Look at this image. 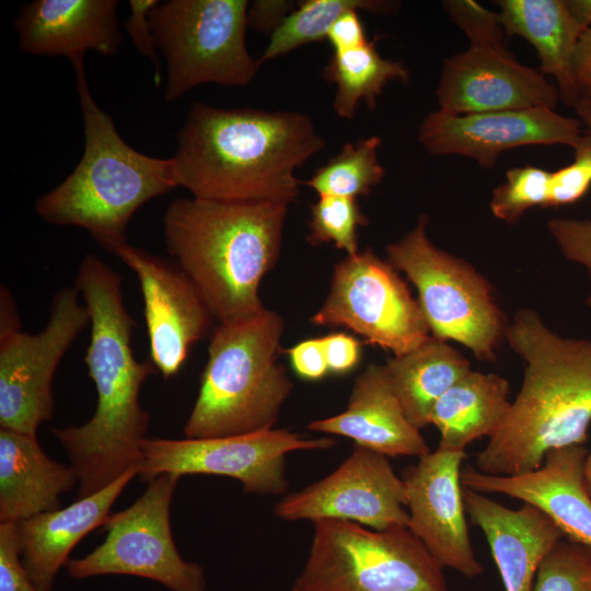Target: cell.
I'll use <instances>...</instances> for the list:
<instances>
[{
	"label": "cell",
	"mask_w": 591,
	"mask_h": 591,
	"mask_svg": "<svg viewBox=\"0 0 591 591\" xmlns=\"http://www.w3.org/2000/svg\"><path fill=\"white\" fill-rule=\"evenodd\" d=\"M90 314L85 364L97 403L85 424L53 428L79 479L78 497L90 496L137 467L150 416L140 389L154 366L138 361L131 336L136 326L123 300L120 276L94 254L80 263L76 283Z\"/></svg>",
	"instance_id": "cell-1"
},
{
	"label": "cell",
	"mask_w": 591,
	"mask_h": 591,
	"mask_svg": "<svg viewBox=\"0 0 591 591\" xmlns=\"http://www.w3.org/2000/svg\"><path fill=\"white\" fill-rule=\"evenodd\" d=\"M172 157L177 186L193 197L289 205L302 182L296 171L325 147L303 113L221 108L194 103Z\"/></svg>",
	"instance_id": "cell-2"
},
{
	"label": "cell",
	"mask_w": 591,
	"mask_h": 591,
	"mask_svg": "<svg viewBox=\"0 0 591 591\" xmlns=\"http://www.w3.org/2000/svg\"><path fill=\"white\" fill-rule=\"evenodd\" d=\"M505 338L525 370L503 421L476 454L475 468L491 475L536 470L551 450L583 444L591 424V339L563 337L526 308Z\"/></svg>",
	"instance_id": "cell-3"
},
{
	"label": "cell",
	"mask_w": 591,
	"mask_h": 591,
	"mask_svg": "<svg viewBox=\"0 0 591 591\" xmlns=\"http://www.w3.org/2000/svg\"><path fill=\"white\" fill-rule=\"evenodd\" d=\"M288 205L197 197L170 202L163 216L169 254L220 324L255 316L264 276L278 260Z\"/></svg>",
	"instance_id": "cell-4"
},
{
	"label": "cell",
	"mask_w": 591,
	"mask_h": 591,
	"mask_svg": "<svg viewBox=\"0 0 591 591\" xmlns=\"http://www.w3.org/2000/svg\"><path fill=\"white\" fill-rule=\"evenodd\" d=\"M84 128V152L73 171L35 205L50 224L79 227L106 251L127 244L135 212L177 184L172 158L143 154L119 136L113 118L94 101L83 59L72 63Z\"/></svg>",
	"instance_id": "cell-5"
},
{
	"label": "cell",
	"mask_w": 591,
	"mask_h": 591,
	"mask_svg": "<svg viewBox=\"0 0 591 591\" xmlns=\"http://www.w3.org/2000/svg\"><path fill=\"white\" fill-rule=\"evenodd\" d=\"M283 329L282 317L267 309L216 328L199 392L184 426L185 438L273 429L292 390L285 368L277 362Z\"/></svg>",
	"instance_id": "cell-6"
},
{
	"label": "cell",
	"mask_w": 591,
	"mask_h": 591,
	"mask_svg": "<svg viewBox=\"0 0 591 591\" xmlns=\"http://www.w3.org/2000/svg\"><path fill=\"white\" fill-rule=\"evenodd\" d=\"M442 570L409 528L321 520L292 591H449Z\"/></svg>",
	"instance_id": "cell-7"
},
{
	"label": "cell",
	"mask_w": 591,
	"mask_h": 591,
	"mask_svg": "<svg viewBox=\"0 0 591 591\" xmlns=\"http://www.w3.org/2000/svg\"><path fill=\"white\" fill-rule=\"evenodd\" d=\"M428 223L420 215L413 230L389 244L387 262L416 287L433 337L465 346L477 360H494L508 324L493 288L467 262L437 247Z\"/></svg>",
	"instance_id": "cell-8"
},
{
	"label": "cell",
	"mask_w": 591,
	"mask_h": 591,
	"mask_svg": "<svg viewBox=\"0 0 591 591\" xmlns=\"http://www.w3.org/2000/svg\"><path fill=\"white\" fill-rule=\"evenodd\" d=\"M248 5L246 0H169L150 12L166 61V102L201 84L252 83L260 65L245 43Z\"/></svg>",
	"instance_id": "cell-9"
},
{
	"label": "cell",
	"mask_w": 591,
	"mask_h": 591,
	"mask_svg": "<svg viewBox=\"0 0 591 591\" xmlns=\"http://www.w3.org/2000/svg\"><path fill=\"white\" fill-rule=\"evenodd\" d=\"M178 476L161 474L127 509L111 513L102 544L66 564L68 575L83 579L127 575L154 580L171 591H205L202 568L179 555L171 530L170 510Z\"/></svg>",
	"instance_id": "cell-10"
},
{
	"label": "cell",
	"mask_w": 591,
	"mask_h": 591,
	"mask_svg": "<svg viewBox=\"0 0 591 591\" xmlns=\"http://www.w3.org/2000/svg\"><path fill=\"white\" fill-rule=\"evenodd\" d=\"M311 322L345 326L394 357L431 337L418 300L396 268L370 250L347 255L335 266L328 296Z\"/></svg>",
	"instance_id": "cell-11"
},
{
	"label": "cell",
	"mask_w": 591,
	"mask_h": 591,
	"mask_svg": "<svg viewBox=\"0 0 591 591\" xmlns=\"http://www.w3.org/2000/svg\"><path fill=\"white\" fill-rule=\"evenodd\" d=\"M76 286L54 297L48 321L37 334L21 325L0 326V427L36 437L51 418L55 371L69 347L90 323Z\"/></svg>",
	"instance_id": "cell-12"
},
{
	"label": "cell",
	"mask_w": 591,
	"mask_h": 591,
	"mask_svg": "<svg viewBox=\"0 0 591 591\" xmlns=\"http://www.w3.org/2000/svg\"><path fill=\"white\" fill-rule=\"evenodd\" d=\"M334 444L332 438H304L287 429L205 439L146 438L138 475L146 482L161 474L220 475L239 480L246 493L277 495L288 487V453Z\"/></svg>",
	"instance_id": "cell-13"
},
{
	"label": "cell",
	"mask_w": 591,
	"mask_h": 591,
	"mask_svg": "<svg viewBox=\"0 0 591 591\" xmlns=\"http://www.w3.org/2000/svg\"><path fill=\"white\" fill-rule=\"evenodd\" d=\"M403 479L381 453L356 445L328 476L275 506L283 520H343L373 530L408 528L409 513Z\"/></svg>",
	"instance_id": "cell-14"
},
{
	"label": "cell",
	"mask_w": 591,
	"mask_h": 591,
	"mask_svg": "<svg viewBox=\"0 0 591 591\" xmlns=\"http://www.w3.org/2000/svg\"><path fill=\"white\" fill-rule=\"evenodd\" d=\"M582 123L548 108L453 115L439 109L420 123L417 139L431 155H462L491 167L507 150L563 144L572 149L584 132Z\"/></svg>",
	"instance_id": "cell-15"
},
{
	"label": "cell",
	"mask_w": 591,
	"mask_h": 591,
	"mask_svg": "<svg viewBox=\"0 0 591 591\" xmlns=\"http://www.w3.org/2000/svg\"><path fill=\"white\" fill-rule=\"evenodd\" d=\"M465 451L438 447L403 471L409 530L443 567L468 579L484 572L468 535L461 484Z\"/></svg>",
	"instance_id": "cell-16"
},
{
	"label": "cell",
	"mask_w": 591,
	"mask_h": 591,
	"mask_svg": "<svg viewBox=\"0 0 591 591\" xmlns=\"http://www.w3.org/2000/svg\"><path fill=\"white\" fill-rule=\"evenodd\" d=\"M114 254L139 281L150 361L165 379L172 378L192 346L207 334L212 314L178 265L129 243Z\"/></svg>",
	"instance_id": "cell-17"
},
{
	"label": "cell",
	"mask_w": 591,
	"mask_h": 591,
	"mask_svg": "<svg viewBox=\"0 0 591 591\" xmlns=\"http://www.w3.org/2000/svg\"><path fill=\"white\" fill-rule=\"evenodd\" d=\"M436 96L439 111L453 115L555 109L560 101L556 84L505 46H468L444 59Z\"/></svg>",
	"instance_id": "cell-18"
},
{
	"label": "cell",
	"mask_w": 591,
	"mask_h": 591,
	"mask_svg": "<svg viewBox=\"0 0 591 591\" xmlns=\"http://www.w3.org/2000/svg\"><path fill=\"white\" fill-rule=\"evenodd\" d=\"M588 450L572 444L551 450L536 470L491 475L473 466L461 470V484L482 494H501L545 513L575 543L591 547V496L584 482Z\"/></svg>",
	"instance_id": "cell-19"
},
{
	"label": "cell",
	"mask_w": 591,
	"mask_h": 591,
	"mask_svg": "<svg viewBox=\"0 0 591 591\" xmlns=\"http://www.w3.org/2000/svg\"><path fill=\"white\" fill-rule=\"evenodd\" d=\"M116 0H35L14 20L20 49L31 55L65 56L71 63L93 50L117 54L123 35Z\"/></svg>",
	"instance_id": "cell-20"
},
{
	"label": "cell",
	"mask_w": 591,
	"mask_h": 591,
	"mask_svg": "<svg viewBox=\"0 0 591 591\" xmlns=\"http://www.w3.org/2000/svg\"><path fill=\"white\" fill-rule=\"evenodd\" d=\"M463 500L466 514L487 540L505 591H532L541 563L565 538L563 532L529 503L511 509L466 487Z\"/></svg>",
	"instance_id": "cell-21"
},
{
	"label": "cell",
	"mask_w": 591,
	"mask_h": 591,
	"mask_svg": "<svg viewBox=\"0 0 591 591\" xmlns=\"http://www.w3.org/2000/svg\"><path fill=\"white\" fill-rule=\"evenodd\" d=\"M308 428L349 438L385 456L422 457L430 449L407 418L385 364H369L355 380L345 412L310 422Z\"/></svg>",
	"instance_id": "cell-22"
},
{
	"label": "cell",
	"mask_w": 591,
	"mask_h": 591,
	"mask_svg": "<svg viewBox=\"0 0 591 591\" xmlns=\"http://www.w3.org/2000/svg\"><path fill=\"white\" fill-rule=\"evenodd\" d=\"M137 475L138 468L132 467L90 496L16 523L21 560L38 591H50L72 548L94 529L105 524L112 506Z\"/></svg>",
	"instance_id": "cell-23"
},
{
	"label": "cell",
	"mask_w": 591,
	"mask_h": 591,
	"mask_svg": "<svg viewBox=\"0 0 591 591\" xmlns=\"http://www.w3.org/2000/svg\"><path fill=\"white\" fill-rule=\"evenodd\" d=\"M79 483L71 465L53 461L36 437L0 428V521L18 523L61 507Z\"/></svg>",
	"instance_id": "cell-24"
},
{
	"label": "cell",
	"mask_w": 591,
	"mask_h": 591,
	"mask_svg": "<svg viewBox=\"0 0 591 591\" xmlns=\"http://www.w3.org/2000/svg\"><path fill=\"white\" fill-rule=\"evenodd\" d=\"M499 14L508 36H521L536 50L540 72L556 82L560 101H579L573 61L583 30L569 13L565 0H499Z\"/></svg>",
	"instance_id": "cell-25"
},
{
	"label": "cell",
	"mask_w": 591,
	"mask_h": 591,
	"mask_svg": "<svg viewBox=\"0 0 591 591\" xmlns=\"http://www.w3.org/2000/svg\"><path fill=\"white\" fill-rule=\"evenodd\" d=\"M509 382L496 373L471 370L434 404L429 424L440 432L438 447L465 451L483 437L490 438L503 421L511 402Z\"/></svg>",
	"instance_id": "cell-26"
},
{
	"label": "cell",
	"mask_w": 591,
	"mask_h": 591,
	"mask_svg": "<svg viewBox=\"0 0 591 591\" xmlns=\"http://www.w3.org/2000/svg\"><path fill=\"white\" fill-rule=\"evenodd\" d=\"M385 366L407 418L418 429L429 425L438 399L472 370L457 349L432 335L415 350L389 359Z\"/></svg>",
	"instance_id": "cell-27"
},
{
	"label": "cell",
	"mask_w": 591,
	"mask_h": 591,
	"mask_svg": "<svg viewBox=\"0 0 591 591\" xmlns=\"http://www.w3.org/2000/svg\"><path fill=\"white\" fill-rule=\"evenodd\" d=\"M322 76L335 84L333 107L344 119H352L361 102L373 111L389 82L407 83L410 78L402 62L385 59L379 54L375 40L355 49L334 51Z\"/></svg>",
	"instance_id": "cell-28"
},
{
	"label": "cell",
	"mask_w": 591,
	"mask_h": 591,
	"mask_svg": "<svg viewBox=\"0 0 591 591\" xmlns=\"http://www.w3.org/2000/svg\"><path fill=\"white\" fill-rule=\"evenodd\" d=\"M398 7V2L383 0L302 1L270 35L268 45L257 60L262 65L302 45L326 39L331 26L347 11L387 14L396 11Z\"/></svg>",
	"instance_id": "cell-29"
},
{
	"label": "cell",
	"mask_w": 591,
	"mask_h": 591,
	"mask_svg": "<svg viewBox=\"0 0 591 591\" xmlns=\"http://www.w3.org/2000/svg\"><path fill=\"white\" fill-rule=\"evenodd\" d=\"M381 142L380 137L370 136L354 143H345L339 153L302 184L311 187L318 196H368L385 175L378 157Z\"/></svg>",
	"instance_id": "cell-30"
},
{
	"label": "cell",
	"mask_w": 591,
	"mask_h": 591,
	"mask_svg": "<svg viewBox=\"0 0 591 591\" xmlns=\"http://www.w3.org/2000/svg\"><path fill=\"white\" fill-rule=\"evenodd\" d=\"M357 198L318 196L311 205L310 231L306 241L311 245L333 243L352 256L359 252L358 229L367 225Z\"/></svg>",
	"instance_id": "cell-31"
},
{
	"label": "cell",
	"mask_w": 591,
	"mask_h": 591,
	"mask_svg": "<svg viewBox=\"0 0 591 591\" xmlns=\"http://www.w3.org/2000/svg\"><path fill=\"white\" fill-rule=\"evenodd\" d=\"M551 176L552 172L532 165L508 170L506 181L493 192V216L514 223L534 207H549Z\"/></svg>",
	"instance_id": "cell-32"
},
{
	"label": "cell",
	"mask_w": 591,
	"mask_h": 591,
	"mask_svg": "<svg viewBox=\"0 0 591 591\" xmlns=\"http://www.w3.org/2000/svg\"><path fill=\"white\" fill-rule=\"evenodd\" d=\"M532 591H591V547L560 540L541 563Z\"/></svg>",
	"instance_id": "cell-33"
},
{
	"label": "cell",
	"mask_w": 591,
	"mask_h": 591,
	"mask_svg": "<svg viewBox=\"0 0 591 591\" xmlns=\"http://www.w3.org/2000/svg\"><path fill=\"white\" fill-rule=\"evenodd\" d=\"M442 7L466 35L470 46H503L506 33L499 12L474 0H447L442 1Z\"/></svg>",
	"instance_id": "cell-34"
},
{
	"label": "cell",
	"mask_w": 591,
	"mask_h": 591,
	"mask_svg": "<svg viewBox=\"0 0 591 591\" xmlns=\"http://www.w3.org/2000/svg\"><path fill=\"white\" fill-rule=\"evenodd\" d=\"M575 159L552 172L549 207H560L581 199L591 187V135L584 134L573 148Z\"/></svg>",
	"instance_id": "cell-35"
},
{
	"label": "cell",
	"mask_w": 591,
	"mask_h": 591,
	"mask_svg": "<svg viewBox=\"0 0 591 591\" xmlns=\"http://www.w3.org/2000/svg\"><path fill=\"white\" fill-rule=\"evenodd\" d=\"M546 225L564 257L582 266L591 280V220L554 218Z\"/></svg>",
	"instance_id": "cell-36"
},
{
	"label": "cell",
	"mask_w": 591,
	"mask_h": 591,
	"mask_svg": "<svg viewBox=\"0 0 591 591\" xmlns=\"http://www.w3.org/2000/svg\"><path fill=\"white\" fill-rule=\"evenodd\" d=\"M0 591H38L21 560L16 523H0Z\"/></svg>",
	"instance_id": "cell-37"
},
{
	"label": "cell",
	"mask_w": 591,
	"mask_h": 591,
	"mask_svg": "<svg viewBox=\"0 0 591 591\" xmlns=\"http://www.w3.org/2000/svg\"><path fill=\"white\" fill-rule=\"evenodd\" d=\"M130 15L125 21L124 26L135 46V48L157 68V84L160 80L159 55L154 36L151 30L149 14L158 5V0H130Z\"/></svg>",
	"instance_id": "cell-38"
},
{
	"label": "cell",
	"mask_w": 591,
	"mask_h": 591,
	"mask_svg": "<svg viewBox=\"0 0 591 591\" xmlns=\"http://www.w3.org/2000/svg\"><path fill=\"white\" fill-rule=\"evenodd\" d=\"M328 372L343 374L352 370L361 357V345L346 333H333L322 337Z\"/></svg>",
	"instance_id": "cell-39"
},
{
	"label": "cell",
	"mask_w": 591,
	"mask_h": 591,
	"mask_svg": "<svg viewBox=\"0 0 591 591\" xmlns=\"http://www.w3.org/2000/svg\"><path fill=\"white\" fill-rule=\"evenodd\" d=\"M296 373L306 380H318L328 372L322 337L300 341L287 350Z\"/></svg>",
	"instance_id": "cell-40"
},
{
	"label": "cell",
	"mask_w": 591,
	"mask_h": 591,
	"mask_svg": "<svg viewBox=\"0 0 591 591\" xmlns=\"http://www.w3.org/2000/svg\"><path fill=\"white\" fill-rule=\"evenodd\" d=\"M293 1L257 0L248 5L247 26L253 31L271 35L297 8Z\"/></svg>",
	"instance_id": "cell-41"
},
{
	"label": "cell",
	"mask_w": 591,
	"mask_h": 591,
	"mask_svg": "<svg viewBox=\"0 0 591 591\" xmlns=\"http://www.w3.org/2000/svg\"><path fill=\"white\" fill-rule=\"evenodd\" d=\"M326 39L334 51H346L363 46L369 42L358 10L340 15L327 32Z\"/></svg>",
	"instance_id": "cell-42"
},
{
	"label": "cell",
	"mask_w": 591,
	"mask_h": 591,
	"mask_svg": "<svg viewBox=\"0 0 591 591\" xmlns=\"http://www.w3.org/2000/svg\"><path fill=\"white\" fill-rule=\"evenodd\" d=\"M576 86L580 100L591 102V27L581 35L573 61Z\"/></svg>",
	"instance_id": "cell-43"
},
{
	"label": "cell",
	"mask_w": 591,
	"mask_h": 591,
	"mask_svg": "<svg viewBox=\"0 0 591 591\" xmlns=\"http://www.w3.org/2000/svg\"><path fill=\"white\" fill-rule=\"evenodd\" d=\"M565 4L583 31L591 27V0H565Z\"/></svg>",
	"instance_id": "cell-44"
},
{
	"label": "cell",
	"mask_w": 591,
	"mask_h": 591,
	"mask_svg": "<svg viewBox=\"0 0 591 591\" xmlns=\"http://www.w3.org/2000/svg\"><path fill=\"white\" fill-rule=\"evenodd\" d=\"M573 107L579 120L587 127L588 132L591 135V102L580 100L575 104Z\"/></svg>",
	"instance_id": "cell-45"
},
{
	"label": "cell",
	"mask_w": 591,
	"mask_h": 591,
	"mask_svg": "<svg viewBox=\"0 0 591 591\" xmlns=\"http://www.w3.org/2000/svg\"><path fill=\"white\" fill-rule=\"evenodd\" d=\"M584 482L587 489L591 496V451L588 452L584 461Z\"/></svg>",
	"instance_id": "cell-46"
},
{
	"label": "cell",
	"mask_w": 591,
	"mask_h": 591,
	"mask_svg": "<svg viewBox=\"0 0 591 591\" xmlns=\"http://www.w3.org/2000/svg\"><path fill=\"white\" fill-rule=\"evenodd\" d=\"M586 304L591 309V293H590L589 297L587 298Z\"/></svg>",
	"instance_id": "cell-47"
}]
</instances>
